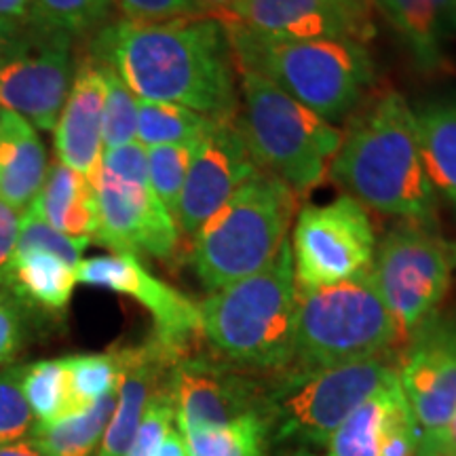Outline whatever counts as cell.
<instances>
[{
  "instance_id": "1",
  "label": "cell",
  "mask_w": 456,
  "mask_h": 456,
  "mask_svg": "<svg viewBox=\"0 0 456 456\" xmlns=\"http://www.w3.org/2000/svg\"><path fill=\"white\" fill-rule=\"evenodd\" d=\"M91 57L112 68L138 100L178 104L212 118L237 117L239 70L220 17H123L100 28Z\"/></svg>"
},
{
  "instance_id": "2",
  "label": "cell",
  "mask_w": 456,
  "mask_h": 456,
  "mask_svg": "<svg viewBox=\"0 0 456 456\" xmlns=\"http://www.w3.org/2000/svg\"><path fill=\"white\" fill-rule=\"evenodd\" d=\"M328 174L366 209L436 226L437 192L420 157L414 110L399 91H385L349 125Z\"/></svg>"
},
{
  "instance_id": "3",
  "label": "cell",
  "mask_w": 456,
  "mask_h": 456,
  "mask_svg": "<svg viewBox=\"0 0 456 456\" xmlns=\"http://www.w3.org/2000/svg\"><path fill=\"white\" fill-rule=\"evenodd\" d=\"M199 313L201 334L235 366L260 372L292 368L298 285L289 239L269 266L212 292Z\"/></svg>"
},
{
  "instance_id": "4",
  "label": "cell",
  "mask_w": 456,
  "mask_h": 456,
  "mask_svg": "<svg viewBox=\"0 0 456 456\" xmlns=\"http://www.w3.org/2000/svg\"><path fill=\"white\" fill-rule=\"evenodd\" d=\"M224 24L237 70L260 74L328 123L349 117L372 87L374 60L363 43L281 41Z\"/></svg>"
},
{
  "instance_id": "5",
  "label": "cell",
  "mask_w": 456,
  "mask_h": 456,
  "mask_svg": "<svg viewBox=\"0 0 456 456\" xmlns=\"http://www.w3.org/2000/svg\"><path fill=\"white\" fill-rule=\"evenodd\" d=\"M298 197L258 169L192 237V269L209 292L271 265L289 239Z\"/></svg>"
},
{
  "instance_id": "6",
  "label": "cell",
  "mask_w": 456,
  "mask_h": 456,
  "mask_svg": "<svg viewBox=\"0 0 456 456\" xmlns=\"http://www.w3.org/2000/svg\"><path fill=\"white\" fill-rule=\"evenodd\" d=\"M237 125L262 171L298 192L319 184L342 134L260 74L239 70Z\"/></svg>"
},
{
  "instance_id": "7",
  "label": "cell",
  "mask_w": 456,
  "mask_h": 456,
  "mask_svg": "<svg viewBox=\"0 0 456 456\" xmlns=\"http://www.w3.org/2000/svg\"><path fill=\"white\" fill-rule=\"evenodd\" d=\"M395 372L383 357L332 368H289L265 387L260 414L273 446L326 448L332 433Z\"/></svg>"
},
{
  "instance_id": "8",
  "label": "cell",
  "mask_w": 456,
  "mask_h": 456,
  "mask_svg": "<svg viewBox=\"0 0 456 456\" xmlns=\"http://www.w3.org/2000/svg\"><path fill=\"white\" fill-rule=\"evenodd\" d=\"M368 273L298 289L292 368H332L399 349L395 322Z\"/></svg>"
},
{
  "instance_id": "9",
  "label": "cell",
  "mask_w": 456,
  "mask_h": 456,
  "mask_svg": "<svg viewBox=\"0 0 456 456\" xmlns=\"http://www.w3.org/2000/svg\"><path fill=\"white\" fill-rule=\"evenodd\" d=\"M452 266L450 245L436 226L402 222L376 245L368 275L395 322L399 346L437 315Z\"/></svg>"
},
{
  "instance_id": "10",
  "label": "cell",
  "mask_w": 456,
  "mask_h": 456,
  "mask_svg": "<svg viewBox=\"0 0 456 456\" xmlns=\"http://www.w3.org/2000/svg\"><path fill=\"white\" fill-rule=\"evenodd\" d=\"M74 81L70 34L30 20L0 28V110L53 131Z\"/></svg>"
},
{
  "instance_id": "11",
  "label": "cell",
  "mask_w": 456,
  "mask_h": 456,
  "mask_svg": "<svg viewBox=\"0 0 456 456\" xmlns=\"http://www.w3.org/2000/svg\"><path fill=\"white\" fill-rule=\"evenodd\" d=\"M292 243L298 289L334 285L366 275L376 252L368 209L349 195L323 205H305L296 216Z\"/></svg>"
},
{
  "instance_id": "12",
  "label": "cell",
  "mask_w": 456,
  "mask_h": 456,
  "mask_svg": "<svg viewBox=\"0 0 456 456\" xmlns=\"http://www.w3.org/2000/svg\"><path fill=\"white\" fill-rule=\"evenodd\" d=\"M98 199L100 226L95 243L114 254L171 258L180 231L174 214L159 201L148 180H118L95 169L89 178Z\"/></svg>"
},
{
  "instance_id": "13",
  "label": "cell",
  "mask_w": 456,
  "mask_h": 456,
  "mask_svg": "<svg viewBox=\"0 0 456 456\" xmlns=\"http://www.w3.org/2000/svg\"><path fill=\"white\" fill-rule=\"evenodd\" d=\"M258 169L237 117L218 118L212 131L197 144L174 209V220L182 235L195 237L199 228Z\"/></svg>"
},
{
  "instance_id": "14",
  "label": "cell",
  "mask_w": 456,
  "mask_h": 456,
  "mask_svg": "<svg viewBox=\"0 0 456 456\" xmlns=\"http://www.w3.org/2000/svg\"><path fill=\"white\" fill-rule=\"evenodd\" d=\"M77 283L129 296L151 313L155 340L174 355L184 357L188 342L201 334V313L188 296L152 275L134 254L85 258L77 266Z\"/></svg>"
},
{
  "instance_id": "15",
  "label": "cell",
  "mask_w": 456,
  "mask_h": 456,
  "mask_svg": "<svg viewBox=\"0 0 456 456\" xmlns=\"http://www.w3.org/2000/svg\"><path fill=\"white\" fill-rule=\"evenodd\" d=\"M220 20L281 41H355L374 37L370 0H241Z\"/></svg>"
},
{
  "instance_id": "16",
  "label": "cell",
  "mask_w": 456,
  "mask_h": 456,
  "mask_svg": "<svg viewBox=\"0 0 456 456\" xmlns=\"http://www.w3.org/2000/svg\"><path fill=\"white\" fill-rule=\"evenodd\" d=\"M397 379L420 437L442 431L456 408V322L431 317L403 346Z\"/></svg>"
},
{
  "instance_id": "17",
  "label": "cell",
  "mask_w": 456,
  "mask_h": 456,
  "mask_svg": "<svg viewBox=\"0 0 456 456\" xmlns=\"http://www.w3.org/2000/svg\"><path fill=\"white\" fill-rule=\"evenodd\" d=\"M169 391L180 433L218 427L260 412L265 387L235 366L208 357H180L171 366Z\"/></svg>"
},
{
  "instance_id": "18",
  "label": "cell",
  "mask_w": 456,
  "mask_h": 456,
  "mask_svg": "<svg viewBox=\"0 0 456 456\" xmlns=\"http://www.w3.org/2000/svg\"><path fill=\"white\" fill-rule=\"evenodd\" d=\"M419 444V425L395 370L332 433L328 456H416Z\"/></svg>"
},
{
  "instance_id": "19",
  "label": "cell",
  "mask_w": 456,
  "mask_h": 456,
  "mask_svg": "<svg viewBox=\"0 0 456 456\" xmlns=\"http://www.w3.org/2000/svg\"><path fill=\"white\" fill-rule=\"evenodd\" d=\"M106 85L102 64L87 57L74 72L68 100L55 123V151L60 163L85 178L98 169L104 152L102 127H104Z\"/></svg>"
},
{
  "instance_id": "20",
  "label": "cell",
  "mask_w": 456,
  "mask_h": 456,
  "mask_svg": "<svg viewBox=\"0 0 456 456\" xmlns=\"http://www.w3.org/2000/svg\"><path fill=\"white\" fill-rule=\"evenodd\" d=\"M117 353L121 362L117 403L95 456H125L142 423L148 402L163 385H167L163 383L165 374H169L171 366L180 359L157 340Z\"/></svg>"
},
{
  "instance_id": "21",
  "label": "cell",
  "mask_w": 456,
  "mask_h": 456,
  "mask_svg": "<svg viewBox=\"0 0 456 456\" xmlns=\"http://www.w3.org/2000/svg\"><path fill=\"white\" fill-rule=\"evenodd\" d=\"M420 72L446 70L456 0H374Z\"/></svg>"
},
{
  "instance_id": "22",
  "label": "cell",
  "mask_w": 456,
  "mask_h": 456,
  "mask_svg": "<svg viewBox=\"0 0 456 456\" xmlns=\"http://www.w3.org/2000/svg\"><path fill=\"white\" fill-rule=\"evenodd\" d=\"M47 151L37 127L20 114L0 110V199L30 208L47 178Z\"/></svg>"
},
{
  "instance_id": "23",
  "label": "cell",
  "mask_w": 456,
  "mask_h": 456,
  "mask_svg": "<svg viewBox=\"0 0 456 456\" xmlns=\"http://www.w3.org/2000/svg\"><path fill=\"white\" fill-rule=\"evenodd\" d=\"M28 209L70 237H87L94 241L100 226L94 184L60 161L51 163L41 192Z\"/></svg>"
},
{
  "instance_id": "24",
  "label": "cell",
  "mask_w": 456,
  "mask_h": 456,
  "mask_svg": "<svg viewBox=\"0 0 456 456\" xmlns=\"http://www.w3.org/2000/svg\"><path fill=\"white\" fill-rule=\"evenodd\" d=\"M414 121L427 178L456 212V95L420 104Z\"/></svg>"
},
{
  "instance_id": "25",
  "label": "cell",
  "mask_w": 456,
  "mask_h": 456,
  "mask_svg": "<svg viewBox=\"0 0 456 456\" xmlns=\"http://www.w3.org/2000/svg\"><path fill=\"white\" fill-rule=\"evenodd\" d=\"M3 285L28 305L49 313H64L77 288V269L41 249L15 252Z\"/></svg>"
},
{
  "instance_id": "26",
  "label": "cell",
  "mask_w": 456,
  "mask_h": 456,
  "mask_svg": "<svg viewBox=\"0 0 456 456\" xmlns=\"http://www.w3.org/2000/svg\"><path fill=\"white\" fill-rule=\"evenodd\" d=\"M188 456H266L269 425L260 412H249L218 427L180 433Z\"/></svg>"
},
{
  "instance_id": "27",
  "label": "cell",
  "mask_w": 456,
  "mask_h": 456,
  "mask_svg": "<svg viewBox=\"0 0 456 456\" xmlns=\"http://www.w3.org/2000/svg\"><path fill=\"white\" fill-rule=\"evenodd\" d=\"M114 403L117 389L98 399L81 414L38 427L37 440L49 450L51 456H94L112 419Z\"/></svg>"
},
{
  "instance_id": "28",
  "label": "cell",
  "mask_w": 456,
  "mask_h": 456,
  "mask_svg": "<svg viewBox=\"0 0 456 456\" xmlns=\"http://www.w3.org/2000/svg\"><path fill=\"white\" fill-rule=\"evenodd\" d=\"M216 121L218 118L178 104L138 100V135L135 140L144 148L199 144L212 131Z\"/></svg>"
},
{
  "instance_id": "29",
  "label": "cell",
  "mask_w": 456,
  "mask_h": 456,
  "mask_svg": "<svg viewBox=\"0 0 456 456\" xmlns=\"http://www.w3.org/2000/svg\"><path fill=\"white\" fill-rule=\"evenodd\" d=\"M21 389L38 427L66 419L70 387L64 359H43L24 366Z\"/></svg>"
},
{
  "instance_id": "30",
  "label": "cell",
  "mask_w": 456,
  "mask_h": 456,
  "mask_svg": "<svg viewBox=\"0 0 456 456\" xmlns=\"http://www.w3.org/2000/svg\"><path fill=\"white\" fill-rule=\"evenodd\" d=\"M68 370V416L81 414L98 399L117 389L121 362L118 353H94V355L64 357Z\"/></svg>"
},
{
  "instance_id": "31",
  "label": "cell",
  "mask_w": 456,
  "mask_h": 456,
  "mask_svg": "<svg viewBox=\"0 0 456 456\" xmlns=\"http://www.w3.org/2000/svg\"><path fill=\"white\" fill-rule=\"evenodd\" d=\"M110 7L112 0H30L28 20L74 38L104 26Z\"/></svg>"
},
{
  "instance_id": "32",
  "label": "cell",
  "mask_w": 456,
  "mask_h": 456,
  "mask_svg": "<svg viewBox=\"0 0 456 456\" xmlns=\"http://www.w3.org/2000/svg\"><path fill=\"white\" fill-rule=\"evenodd\" d=\"M102 72H104L106 85L102 142H104V151H110V148L135 142V135H138V98L131 94V89L117 77L112 68L102 64Z\"/></svg>"
},
{
  "instance_id": "33",
  "label": "cell",
  "mask_w": 456,
  "mask_h": 456,
  "mask_svg": "<svg viewBox=\"0 0 456 456\" xmlns=\"http://www.w3.org/2000/svg\"><path fill=\"white\" fill-rule=\"evenodd\" d=\"M195 151L197 144L146 148L148 182H151L152 192L159 197V201L171 214H174L175 205H178L182 186H184L188 167H191Z\"/></svg>"
},
{
  "instance_id": "34",
  "label": "cell",
  "mask_w": 456,
  "mask_h": 456,
  "mask_svg": "<svg viewBox=\"0 0 456 456\" xmlns=\"http://www.w3.org/2000/svg\"><path fill=\"white\" fill-rule=\"evenodd\" d=\"M24 366L0 370V446L37 437L38 423L21 389Z\"/></svg>"
},
{
  "instance_id": "35",
  "label": "cell",
  "mask_w": 456,
  "mask_h": 456,
  "mask_svg": "<svg viewBox=\"0 0 456 456\" xmlns=\"http://www.w3.org/2000/svg\"><path fill=\"white\" fill-rule=\"evenodd\" d=\"M91 239L87 237H70L64 232L55 231L47 222L38 218L32 209H26L20 226V239H17L15 252H30V249H41V252L55 254L68 265L77 269L78 262L83 260V252L89 248Z\"/></svg>"
},
{
  "instance_id": "36",
  "label": "cell",
  "mask_w": 456,
  "mask_h": 456,
  "mask_svg": "<svg viewBox=\"0 0 456 456\" xmlns=\"http://www.w3.org/2000/svg\"><path fill=\"white\" fill-rule=\"evenodd\" d=\"M175 420L174 397L167 385H163L148 402L146 412L142 416V423L135 431L125 456H155L167 433L171 431V423Z\"/></svg>"
},
{
  "instance_id": "37",
  "label": "cell",
  "mask_w": 456,
  "mask_h": 456,
  "mask_svg": "<svg viewBox=\"0 0 456 456\" xmlns=\"http://www.w3.org/2000/svg\"><path fill=\"white\" fill-rule=\"evenodd\" d=\"M131 21H169L199 13L192 0H112Z\"/></svg>"
},
{
  "instance_id": "38",
  "label": "cell",
  "mask_w": 456,
  "mask_h": 456,
  "mask_svg": "<svg viewBox=\"0 0 456 456\" xmlns=\"http://www.w3.org/2000/svg\"><path fill=\"white\" fill-rule=\"evenodd\" d=\"M21 216L20 209L0 199V285H3L4 273H7L11 260H13L17 249V239H20Z\"/></svg>"
},
{
  "instance_id": "39",
  "label": "cell",
  "mask_w": 456,
  "mask_h": 456,
  "mask_svg": "<svg viewBox=\"0 0 456 456\" xmlns=\"http://www.w3.org/2000/svg\"><path fill=\"white\" fill-rule=\"evenodd\" d=\"M21 345V323L15 306L0 294V363H7Z\"/></svg>"
},
{
  "instance_id": "40",
  "label": "cell",
  "mask_w": 456,
  "mask_h": 456,
  "mask_svg": "<svg viewBox=\"0 0 456 456\" xmlns=\"http://www.w3.org/2000/svg\"><path fill=\"white\" fill-rule=\"evenodd\" d=\"M30 0H0V28L17 26L28 21Z\"/></svg>"
},
{
  "instance_id": "41",
  "label": "cell",
  "mask_w": 456,
  "mask_h": 456,
  "mask_svg": "<svg viewBox=\"0 0 456 456\" xmlns=\"http://www.w3.org/2000/svg\"><path fill=\"white\" fill-rule=\"evenodd\" d=\"M0 456H51V454L49 450L37 440V437H30V440H21V442L4 444V446H0Z\"/></svg>"
},
{
  "instance_id": "42",
  "label": "cell",
  "mask_w": 456,
  "mask_h": 456,
  "mask_svg": "<svg viewBox=\"0 0 456 456\" xmlns=\"http://www.w3.org/2000/svg\"><path fill=\"white\" fill-rule=\"evenodd\" d=\"M197 4L199 13L201 15H212V17H222L228 13L235 4L241 3V0H192Z\"/></svg>"
},
{
  "instance_id": "43",
  "label": "cell",
  "mask_w": 456,
  "mask_h": 456,
  "mask_svg": "<svg viewBox=\"0 0 456 456\" xmlns=\"http://www.w3.org/2000/svg\"><path fill=\"white\" fill-rule=\"evenodd\" d=\"M155 456H188L186 444L182 440L180 431H169L161 446H159Z\"/></svg>"
},
{
  "instance_id": "44",
  "label": "cell",
  "mask_w": 456,
  "mask_h": 456,
  "mask_svg": "<svg viewBox=\"0 0 456 456\" xmlns=\"http://www.w3.org/2000/svg\"><path fill=\"white\" fill-rule=\"evenodd\" d=\"M420 440H431V442H437L442 444V446H446L450 450H454L456 452V408L452 416L448 419L446 427H444L442 431H437L436 436H427V437H420Z\"/></svg>"
},
{
  "instance_id": "45",
  "label": "cell",
  "mask_w": 456,
  "mask_h": 456,
  "mask_svg": "<svg viewBox=\"0 0 456 456\" xmlns=\"http://www.w3.org/2000/svg\"><path fill=\"white\" fill-rule=\"evenodd\" d=\"M416 456H456V452L446 446H442V444H437V442L420 440L419 450H416Z\"/></svg>"
},
{
  "instance_id": "46",
  "label": "cell",
  "mask_w": 456,
  "mask_h": 456,
  "mask_svg": "<svg viewBox=\"0 0 456 456\" xmlns=\"http://www.w3.org/2000/svg\"><path fill=\"white\" fill-rule=\"evenodd\" d=\"M275 456H319V454L311 452V450H306V448H289V450H283V452H279Z\"/></svg>"
},
{
  "instance_id": "47",
  "label": "cell",
  "mask_w": 456,
  "mask_h": 456,
  "mask_svg": "<svg viewBox=\"0 0 456 456\" xmlns=\"http://www.w3.org/2000/svg\"><path fill=\"white\" fill-rule=\"evenodd\" d=\"M450 258H452V265L456 266V241L450 243Z\"/></svg>"
},
{
  "instance_id": "48",
  "label": "cell",
  "mask_w": 456,
  "mask_h": 456,
  "mask_svg": "<svg viewBox=\"0 0 456 456\" xmlns=\"http://www.w3.org/2000/svg\"><path fill=\"white\" fill-rule=\"evenodd\" d=\"M454 28H456V20H454Z\"/></svg>"
}]
</instances>
